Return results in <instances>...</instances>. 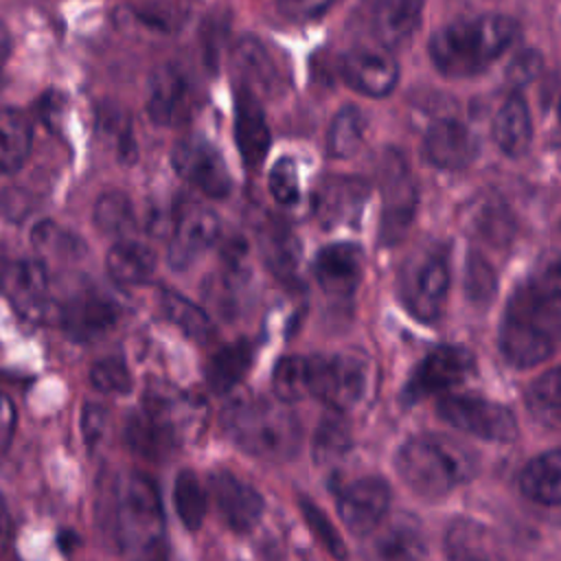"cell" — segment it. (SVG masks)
Here are the masks:
<instances>
[{
    "instance_id": "1",
    "label": "cell",
    "mask_w": 561,
    "mask_h": 561,
    "mask_svg": "<svg viewBox=\"0 0 561 561\" xmlns=\"http://www.w3.org/2000/svg\"><path fill=\"white\" fill-rule=\"evenodd\" d=\"M517 20L504 13H484L445 24L430 37V57L436 70L451 79L482 72L517 39Z\"/></svg>"
},
{
    "instance_id": "2",
    "label": "cell",
    "mask_w": 561,
    "mask_h": 561,
    "mask_svg": "<svg viewBox=\"0 0 561 561\" xmlns=\"http://www.w3.org/2000/svg\"><path fill=\"white\" fill-rule=\"evenodd\" d=\"M397 473L408 489L425 500H438L458 484L473 478V454L460 443L438 436L421 434L405 440L397 454Z\"/></svg>"
},
{
    "instance_id": "3",
    "label": "cell",
    "mask_w": 561,
    "mask_h": 561,
    "mask_svg": "<svg viewBox=\"0 0 561 561\" xmlns=\"http://www.w3.org/2000/svg\"><path fill=\"white\" fill-rule=\"evenodd\" d=\"M559 329L561 307L526 283L506 305L500 324V351L515 368H533L552 355Z\"/></svg>"
},
{
    "instance_id": "4",
    "label": "cell",
    "mask_w": 561,
    "mask_h": 561,
    "mask_svg": "<svg viewBox=\"0 0 561 561\" xmlns=\"http://www.w3.org/2000/svg\"><path fill=\"white\" fill-rule=\"evenodd\" d=\"M224 425L230 438L254 458L287 460L300 447V423L283 401H234L224 414Z\"/></svg>"
},
{
    "instance_id": "5",
    "label": "cell",
    "mask_w": 561,
    "mask_h": 561,
    "mask_svg": "<svg viewBox=\"0 0 561 561\" xmlns=\"http://www.w3.org/2000/svg\"><path fill=\"white\" fill-rule=\"evenodd\" d=\"M114 539L125 554L149 557L164 541V511L156 484L142 473H123L112 495Z\"/></svg>"
},
{
    "instance_id": "6",
    "label": "cell",
    "mask_w": 561,
    "mask_h": 561,
    "mask_svg": "<svg viewBox=\"0 0 561 561\" xmlns=\"http://www.w3.org/2000/svg\"><path fill=\"white\" fill-rule=\"evenodd\" d=\"M368 362L357 353L309 357V392L333 412L351 410L366 394Z\"/></svg>"
},
{
    "instance_id": "7",
    "label": "cell",
    "mask_w": 561,
    "mask_h": 561,
    "mask_svg": "<svg viewBox=\"0 0 561 561\" xmlns=\"http://www.w3.org/2000/svg\"><path fill=\"white\" fill-rule=\"evenodd\" d=\"M449 291V265L443 250H423L401 270V300L408 311L430 322L440 316Z\"/></svg>"
},
{
    "instance_id": "8",
    "label": "cell",
    "mask_w": 561,
    "mask_h": 561,
    "mask_svg": "<svg viewBox=\"0 0 561 561\" xmlns=\"http://www.w3.org/2000/svg\"><path fill=\"white\" fill-rule=\"evenodd\" d=\"M436 412L451 427L491 443H511L517 436L515 414L497 401L478 394H445Z\"/></svg>"
},
{
    "instance_id": "9",
    "label": "cell",
    "mask_w": 561,
    "mask_h": 561,
    "mask_svg": "<svg viewBox=\"0 0 561 561\" xmlns=\"http://www.w3.org/2000/svg\"><path fill=\"white\" fill-rule=\"evenodd\" d=\"M140 412L173 445H182L204 423V401L164 383L147 388Z\"/></svg>"
},
{
    "instance_id": "10",
    "label": "cell",
    "mask_w": 561,
    "mask_h": 561,
    "mask_svg": "<svg viewBox=\"0 0 561 561\" xmlns=\"http://www.w3.org/2000/svg\"><path fill=\"white\" fill-rule=\"evenodd\" d=\"M0 289L13 309L26 320L44 322L57 309L46 265L31 259L4 263L0 270Z\"/></svg>"
},
{
    "instance_id": "11",
    "label": "cell",
    "mask_w": 561,
    "mask_h": 561,
    "mask_svg": "<svg viewBox=\"0 0 561 561\" xmlns=\"http://www.w3.org/2000/svg\"><path fill=\"white\" fill-rule=\"evenodd\" d=\"M175 171L210 197H226L232 180L221 153L204 138H184L173 149Z\"/></svg>"
},
{
    "instance_id": "12",
    "label": "cell",
    "mask_w": 561,
    "mask_h": 561,
    "mask_svg": "<svg viewBox=\"0 0 561 561\" xmlns=\"http://www.w3.org/2000/svg\"><path fill=\"white\" fill-rule=\"evenodd\" d=\"M368 195L370 186L364 178L329 175L316 186L311 210L316 221L324 230H331L342 224H353L359 217Z\"/></svg>"
},
{
    "instance_id": "13",
    "label": "cell",
    "mask_w": 561,
    "mask_h": 561,
    "mask_svg": "<svg viewBox=\"0 0 561 561\" xmlns=\"http://www.w3.org/2000/svg\"><path fill=\"white\" fill-rule=\"evenodd\" d=\"M342 79L359 94L388 96L399 81V64L383 46H357L342 57Z\"/></svg>"
},
{
    "instance_id": "14",
    "label": "cell",
    "mask_w": 561,
    "mask_h": 561,
    "mask_svg": "<svg viewBox=\"0 0 561 561\" xmlns=\"http://www.w3.org/2000/svg\"><path fill=\"white\" fill-rule=\"evenodd\" d=\"M219 237L217 215L202 204H186L178 210L169 241V263L175 270L193 265Z\"/></svg>"
},
{
    "instance_id": "15",
    "label": "cell",
    "mask_w": 561,
    "mask_h": 561,
    "mask_svg": "<svg viewBox=\"0 0 561 561\" xmlns=\"http://www.w3.org/2000/svg\"><path fill=\"white\" fill-rule=\"evenodd\" d=\"M390 506V489L381 478H359L346 484L337 495V513L342 524L357 537L373 533L386 517Z\"/></svg>"
},
{
    "instance_id": "16",
    "label": "cell",
    "mask_w": 561,
    "mask_h": 561,
    "mask_svg": "<svg viewBox=\"0 0 561 561\" xmlns=\"http://www.w3.org/2000/svg\"><path fill=\"white\" fill-rule=\"evenodd\" d=\"M57 313L64 331L79 342L103 335L118 320L116 302L90 287L70 294L61 305H57Z\"/></svg>"
},
{
    "instance_id": "17",
    "label": "cell",
    "mask_w": 561,
    "mask_h": 561,
    "mask_svg": "<svg viewBox=\"0 0 561 561\" xmlns=\"http://www.w3.org/2000/svg\"><path fill=\"white\" fill-rule=\"evenodd\" d=\"M476 368V359L460 346H438L416 366L408 381V394L425 397L436 392H449L465 383Z\"/></svg>"
},
{
    "instance_id": "18",
    "label": "cell",
    "mask_w": 561,
    "mask_h": 561,
    "mask_svg": "<svg viewBox=\"0 0 561 561\" xmlns=\"http://www.w3.org/2000/svg\"><path fill=\"white\" fill-rule=\"evenodd\" d=\"M419 193L401 156H390L383 167V217L381 243L397 241L414 217Z\"/></svg>"
},
{
    "instance_id": "19",
    "label": "cell",
    "mask_w": 561,
    "mask_h": 561,
    "mask_svg": "<svg viewBox=\"0 0 561 561\" xmlns=\"http://www.w3.org/2000/svg\"><path fill=\"white\" fill-rule=\"evenodd\" d=\"M210 493L226 526L239 535L250 533L263 515L261 493L230 471L210 473Z\"/></svg>"
},
{
    "instance_id": "20",
    "label": "cell",
    "mask_w": 561,
    "mask_h": 561,
    "mask_svg": "<svg viewBox=\"0 0 561 561\" xmlns=\"http://www.w3.org/2000/svg\"><path fill=\"white\" fill-rule=\"evenodd\" d=\"M423 156L438 169H465L478 156V140L460 121L438 118L423 136Z\"/></svg>"
},
{
    "instance_id": "21",
    "label": "cell",
    "mask_w": 561,
    "mask_h": 561,
    "mask_svg": "<svg viewBox=\"0 0 561 561\" xmlns=\"http://www.w3.org/2000/svg\"><path fill=\"white\" fill-rule=\"evenodd\" d=\"M191 112V83L186 75L173 66H160L149 81L147 114L156 125L173 127L188 118Z\"/></svg>"
},
{
    "instance_id": "22",
    "label": "cell",
    "mask_w": 561,
    "mask_h": 561,
    "mask_svg": "<svg viewBox=\"0 0 561 561\" xmlns=\"http://www.w3.org/2000/svg\"><path fill=\"white\" fill-rule=\"evenodd\" d=\"M232 68L239 85L259 99H274L283 90V77L270 50L256 37H241L232 50Z\"/></svg>"
},
{
    "instance_id": "23",
    "label": "cell",
    "mask_w": 561,
    "mask_h": 561,
    "mask_svg": "<svg viewBox=\"0 0 561 561\" xmlns=\"http://www.w3.org/2000/svg\"><path fill=\"white\" fill-rule=\"evenodd\" d=\"M234 138L245 167H261L272 142L270 127L259 103V96L241 85H237L234 96Z\"/></svg>"
},
{
    "instance_id": "24",
    "label": "cell",
    "mask_w": 561,
    "mask_h": 561,
    "mask_svg": "<svg viewBox=\"0 0 561 561\" xmlns=\"http://www.w3.org/2000/svg\"><path fill=\"white\" fill-rule=\"evenodd\" d=\"M313 274L327 294L348 296L362 280L364 252L355 243H331L318 252Z\"/></svg>"
},
{
    "instance_id": "25",
    "label": "cell",
    "mask_w": 561,
    "mask_h": 561,
    "mask_svg": "<svg viewBox=\"0 0 561 561\" xmlns=\"http://www.w3.org/2000/svg\"><path fill=\"white\" fill-rule=\"evenodd\" d=\"M423 20V0H375L370 28L379 46L392 50L405 46Z\"/></svg>"
},
{
    "instance_id": "26",
    "label": "cell",
    "mask_w": 561,
    "mask_h": 561,
    "mask_svg": "<svg viewBox=\"0 0 561 561\" xmlns=\"http://www.w3.org/2000/svg\"><path fill=\"white\" fill-rule=\"evenodd\" d=\"M491 134L502 153L517 158L522 156L533 138V123L526 101L519 94H511L495 112Z\"/></svg>"
},
{
    "instance_id": "27",
    "label": "cell",
    "mask_w": 561,
    "mask_h": 561,
    "mask_svg": "<svg viewBox=\"0 0 561 561\" xmlns=\"http://www.w3.org/2000/svg\"><path fill=\"white\" fill-rule=\"evenodd\" d=\"M519 489L537 504H561V447L535 456L519 473Z\"/></svg>"
},
{
    "instance_id": "28",
    "label": "cell",
    "mask_w": 561,
    "mask_h": 561,
    "mask_svg": "<svg viewBox=\"0 0 561 561\" xmlns=\"http://www.w3.org/2000/svg\"><path fill=\"white\" fill-rule=\"evenodd\" d=\"M259 250L274 276L283 280L296 276L300 265V241L287 226L276 221L265 224L259 230Z\"/></svg>"
},
{
    "instance_id": "29",
    "label": "cell",
    "mask_w": 561,
    "mask_h": 561,
    "mask_svg": "<svg viewBox=\"0 0 561 561\" xmlns=\"http://www.w3.org/2000/svg\"><path fill=\"white\" fill-rule=\"evenodd\" d=\"M252 344L248 340H237L221 346L206 364V383L213 392H230L248 375L252 366Z\"/></svg>"
},
{
    "instance_id": "30",
    "label": "cell",
    "mask_w": 561,
    "mask_h": 561,
    "mask_svg": "<svg viewBox=\"0 0 561 561\" xmlns=\"http://www.w3.org/2000/svg\"><path fill=\"white\" fill-rule=\"evenodd\" d=\"M107 272L121 285H142L156 272V254L131 239H121L107 252Z\"/></svg>"
},
{
    "instance_id": "31",
    "label": "cell",
    "mask_w": 561,
    "mask_h": 561,
    "mask_svg": "<svg viewBox=\"0 0 561 561\" xmlns=\"http://www.w3.org/2000/svg\"><path fill=\"white\" fill-rule=\"evenodd\" d=\"M33 127L15 107L0 110V171L15 173L31 153Z\"/></svg>"
},
{
    "instance_id": "32",
    "label": "cell",
    "mask_w": 561,
    "mask_h": 561,
    "mask_svg": "<svg viewBox=\"0 0 561 561\" xmlns=\"http://www.w3.org/2000/svg\"><path fill=\"white\" fill-rule=\"evenodd\" d=\"M526 408L539 425L561 430V366L546 370L530 383Z\"/></svg>"
},
{
    "instance_id": "33",
    "label": "cell",
    "mask_w": 561,
    "mask_h": 561,
    "mask_svg": "<svg viewBox=\"0 0 561 561\" xmlns=\"http://www.w3.org/2000/svg\"><path fill=\"white\" fill-rule=\"evenodd\" d=\"M160 309L169 322H173L180 331H184L188 337L197 342H206L213 335V322L208 313L191 302L186 296L162 287L158 294Z\"/></svg>"
},
{
    "instance_id": "34",
    "label": "cell",
    "mask_w": 561,
    "mask_h": 561,
    "mask_svg": "<svg viewBox=\"0 0 561 561\" xmlns=\"http://www.w3.org/2000/svg\"><path fill=\"white\" fill-rule=\"evenodd\" d=\"M364 131H366V118L362 110H357L355 105L342 107L333 116L329 127V136H327L329 156L344 160L357 153V149L364 142Z\"/></svg>"
},
{
    "instance_id": "35",
    "label": "cell",
    "mask_w": 561,
    "mask_h": 561,
    "mask_svg": "<svg viewBox=\"0 0 561 561\" xmlns=\"http://www.w3.org/2000/svg\"><path fill=\"white\" fill-rule=\"evenodd\" d=\"M94 224L103 234L127 237L134 230V206L129 197L121 191L103 193L94 204Z\"/></svg>"
},
{
    "instance_id": "36",
    "label": "cell",
    "mask_w": 561,
    "mask_h": 561,
    "mask_svg": "<svg viewBox=\"0 0 561 561\" xmlns=\"http://www.w3.org/2000/svg\"><path fill=\"white\" fill-rule=\"evenodd\" d=\"M447 552L454 559H489L493 557L491 535L482 524L458 519L447 533Z\"/></svg>"
},
{
    "instance_id": "37",
    "label": "cell",
    "mask_w": 561,
    "mask_h": 561,
    "mask_svg": "<svg viewBox=\"0 0 561 561\" xmlns=\"http://www.w3.org/2000/svg\"><path fill=\"white\" fill-rule=\"evenodd\" d=\"M173 506L180 522L188 530H197L206 517V491L202 489L197 476L186 469L180 471L173 484Z\"/></svg>"
},
{
    "instance_id": "38",
    "label": "cell",
    "mask_w": 561,
    "mask_h": 561,
    "mask_svg": "<svg viewBox=\"0 0 561 561\" xmlns=\"http://www.w3.org/2000/svg\"><path fill=\"white\" fill-rule=\"evenodd\" d=\"M274 397L283 403L300 401L309 392V359L305 357H283L272 373Z\"/></svg>"
},
{
    "instance_id": "39",
    "label": "cell",
    "mask_w": 561,
    "mask_h": 561,
    "mask_svg": "<svg viewBox=\"0 0 561 561\" xmlns=\"http://www.w3.org/2000/svg\"><path fill=\"white\" fill-rule=\"evenodd\" d=\"M351 447V432L344 419L337 414L324 416L313 436V458L320 465L342 458Z\"/></svg>"
},
{
    "instance_id": "40",
    "label": "cell",
    "mask_w": 561,
    "mask_h": 561,
    "mask_svg": "<svg viewBox=\"0 0 561 561\" xmlns=\"http://www.w3.org/2000/svg\"><path fill=\"white\" fill-rule=\"evenodd\" d=\"M31 241L39 252L57 259H75L83 252V243L55 221H39L31 232Z\"/></svg>"
},
{
    "instance_id": "41",
    "label": "cell",
    "mask_w": 561,
    "mask_h": 561,
    "mask_svg": "<svg viewBox=\"0 0 561 561\" xmlns=\"http://www.w3.org/2000/svg\"><path fill=\"white\" fill-rule=\"evenodd\" d=\"M99 127L101 131L112 138V142L116 145L118 153L125 160H134V134H131V123L127 118V114L116 107V105H101L99 107Z\"/></svg>"
},
{
    "instance_id": "42",
    "label": "cell",
    "mask_w": 561,
    "mask_h": 561,
    "mask_svg": "<svg viewBox=\"0 0 561 561\" xmlns=\"http://www.w3.org/2000/svg\"><path fill=\"white\" fill-rule=\"evenodd\" d=\"M90 381L96 390L105 394H125L131 390L129 368L118 357H105L96 362L90 370Z\"/></svg>"
},
{
    "instance_id": "43",
    "label": "cell",
    "mask_w": 561,
    "mask_h": 561,
    "mask_svg": "<svg viewBox=\"0 0 561 561\" xmlns=\"http://www.w3.org/2000/svg\"><path fill=\"white\" fill-rule=\"evenodd\" d=\"M270 193L272 197L283 204V206H291L298 202L300 197V182H298V169L294 164L291 158H278L270 171Z\"/></svg>"
},
{
    "instance_id": "44",
    "label": "cell",
    "mask_w": 561,
    "mask_h": 561,
    "mask_svg": "<svg viewBox=\"0 0 561 561\" xmlns=\"http://www.w3.org/2000/svg\"><path fill=\"white\" fill-rule=\"evenodd\" d=\"M300 511H302V517H305L307 526H309L311 533L316 535V539H318L333 557H346L342 537H340L337 530L331 526V522L327 519V515H324L311 500H305V497H300Z\"/></svg>"
},
{
    "instance_id": "45",
    "label": "cell",
    "mask_w": 561,
    "mask_h": 561,
    "mask_svg": "<svg viewBox=\"0 0 561 561\" xmlns=\"http://www.w3.org/2000/svg\"><path fill=\"white\" fill-rule=\"evenodd\" d=\"M379 554L386 559H416L425 554V546L414 528L397 526L379 541Z\"/></svg>"
},
{
    "instance_id": "46",
    "label": "cell",
    "mask_w": 561,
    "mask_h": 561,
    "mask_svg": "<svg viewBox=\"0 0 561 561\" xmlns=\"http://www.w3.org/2000/svg\"><path fill=\"white\" fill-rule=\"evenodd\" d=\"M543 298H548L550 302H554L557 307H561V252H552L548 256H543L530 280H528Z\"/></svg>"
},
{
    "instance_id": "47",
    "label": "cell",
    "mask_w": 561,
    "mask_h": 561,
    "mask_svg": "<svg viewBox=\"0 0 561 561\" xmlns=\"http://www.w3.org/2000/svg\"><path fill=\"white\" fill-rule=\"evenodd\" d=\"M467 296L476 302H486L495 291V272L489 261H484L480 254H469L467 261V276H465Z\"/></svg>"
},
{
    "instance_id": "48",
    "label": "cell",
    "mask_w": 561,
    "mask_h": 561,
    "mask_svg": "<svg viewBox=\"0 0 561 561\" xmlns=\"http://www.w3.org/2000/svg\"><path fill=\"white\" fill-rule=\"evenodd\" d=\"M335 0H276V11L294 22H309L329 11Z\"/></svg>"
},
{
    "instance_id": "49",
    "label": "cell",
    "mask_w": 561,
    "mask_h": 561,
    "mask_svg": "<svg viewBox=\"0 0 561 561\" xmlns=\"http://www.w3.org/2000/svg\"><path fill=\"white\" fill-rule=\"evenodd\" d=\"M541 66H543V59L537 50H524L517 57H513V61L508 64L506 79L513 85H526L541 72Z\"/></svg>"
},
{
    "instance_id": "50",
    "label": "cell",
    "mask_w": 561,
    "mask_h": 561,
    "mask_svg": "<svg viewBox=\"0 0 561 561\" xmlns=\"http://www.w3.org/2000/svg\"><path fill=\"white\" fill-rule=\"evenodd\" d=\"M105 427H107V410L92 401L85 403L81 410V432L90 447L103 438Z\"/></svg>"
},
{
    "instance_id": "51",
    "label": "cell",
    "mask_w": 561,
    "mask_h": 561,
    "mask_svg": "<svg viewBox=\"0 0 561 561\" xmlns=\"http://www.w3.org/2000/svg\"><path fill=\"white\" fill-rule=\"evenodd\" d=\"M0 206H2V213L9 217V219H22L24 215H28L31 210V204H28V193L22 191V188H7L2 193V199H0Z\"/></svg>"
},
{
    "instance_id": "52",
    "label": "cell",
    "mask_w": 561,
    "mask_h": 561,
    "mask_svg": "<svg viewBox=\"0 0 561 561\" xmlns=\"http://www.w3.org/2000/svg\"><path fill=\"white\" fill-rule=\"evenodd\" d=\"M13 430H15V408L11 399L4 392H0V451L9 447L13 438Z\"/></svg>"
},
{
    "instance_id": "53",
    "label": "cell",
    "mask_w": 561,
    "mask_h": 561,
    "mask_svg": "<svg viewBox=\"0 0 561 561\" xmlns=\"http://www.w3.org/2000/svg\"><path fill=\"white\" fill-rule=\"evenodd\" d=\"M39 112H42V118H44L50 127H55L57 121H59V116H61V96L55 94V92H48V94L42 99Z\"/></svg>"
},
{
    "instance_id": "54",
    "label": "cell",
    "mask_w": 561,
    "mask_h": 561,
    "mask_svg": "<svg viewBox=\"0 0 561 561\" xmlns=\"http://www.w3.org/2000/svg\"><path fill=\"white\" fill-rule=\"evenodd\" d=\"M11 539H13V522H11L4 500L0 495V552H4L9 548Z\"/></svg>"
},
{
    "instance_id": "55",
    "label": "cell",
    "mask_w": 561,
    "mask_h": 561,
    "mask_svg": "<svg viewBox=\"0 0 561 561\" xmlns=\"http://www.w3.org/2000/svg\"><path fill=\"white\" fill-rule=\"evenodd\" d=\"M9 55H11V37L7 33V28L0 24V68Z\"/></svg>"
},
{
    "instance_id": "56",
    "label": "cell",
    "mask_w": 561,
    "mask_h": 561,
    "mask_svg": "<svg viewBox=\"0 0 561 561\" xmlns=\"http://www.w3.org/2000/svg\"><path fill=\"white\" fill-rule=\"evenodd\" d=\"M559 121H561V99H559Z\"/></svg>"
}]
</instances>
